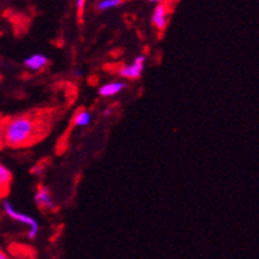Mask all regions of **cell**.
I'll use <instances>...</instances> for the list:
<instances>
[{"label":"cell","instance_id":"6da1fadb","mask_svg":"<svg viewBox=\"0 0 259 259\" xmlns=\"http://www.w3.org/2000/svg\"><path fill=\"white\" fill-rule=\"evenodd\" d=\"M44 128L40 119L27 114L12 116L0 123L4 146L11 148L29 146L38 139Z\"/></svg>","mask_w":259,"mask_h":259},{"label":"cell","instance_id":"7a4b0ae2","mask_svg":"<svg viewBox=\"0 0 259 259\" xmlns=\"http://www.w3.org/2000/svg\"><path fill=\"white\" fill-rule=\"evenodd\" d=\"M3 209L6 211V214L10 217V219L15 220V221L20 222L23 225H25L28 228V238L34 239L37 237L38 232H40V225L38 222L34 219H32L31 215L25 214L23 211H19L17 209L14 208V205L11 204L10 201H4L3 202Z\"/></svg>","mask_w":259,"mask_h":259},{"label":"cell","instance_id":"3957f363","mask_svg":"<svg viewBox=\"0 0 259 259\" xmlns=\"http://www.w3.org/2000/svg\"><path fill=\"white\" fill-rule=\"evenodd\" d=\"M144 66H146V56H137L131 64L123 65L122 68H119L118 75L122 77V78L138 79L140 78V75L143 74Z\"/></svg>","mask_w":259,"mask_h":259},{"label":"cell","instance_id":"277c9868","mask_svg":"<svg viewBox=\"0 0 259 259\" xmlns=\"http://www.w3.org/2000/svg\"><path fill=\"white\" fill-rule=\"evenodd\" d=\"M168 17H169V8L165 3H157L152 12V25L157 31H164L168 25Z\"/></svg>","mask_w":259,"mask_h":259},{"label":"cell","instance_id":"5b68a950","mask_svg":"<svg viewBox=\"0 0 259 259\" xmlns=\"http://www.w3.org/2000/svg\"><path fill=\"white\" fill-rule=\"evenodd\" d=\"M34 200H36V204H37L42 210H56L55 200L52 197L51 191H49L47 187L38 188L37 192H36V196H34Z\"/></svg>","mask_w":259,"mask_h":259},{"label":"cell","instance_id":"8992f818","mask_svg":"<svg viewBox=\"0 0 259 259\" xmlns=\"http://www.w3.org/2000/svg\"><path fill=\"white\" fill-rule=\"evenodd\" d=\"M48 57L42 53H34L24 60V66L31 72H40L48 65Z\"/></svg>","mask_w":259,"mask_h":259},{"label":"cell","instance_id":"52a82bcc","mask_svg":"<svg viewBox=\"0 0 259 259\" xmlns=\"http://www.w3.org/2000/svg\"><path fill=\"white\" fill-rule=\"evenodd\" d=\"M126 89V83L123 81H113L107 82L105 85H102L99 88V96L106 97V98H110V97H114L116 94H119L120 92Z\"/></svg>","mask_w":259,"mask_h":259},{"label":"cell","instance_id":"ba28073f","mask_svg":"<svg viewBox=\"0 0 259 259\" xmlns=\"http://www.w3.org/2000/svg\"><path fill=\"white\" fill-rule=\"evenodd\" d=\"M12 184V174L4 164L0 163V197H3L10 192Z\"/></svg>","mask_w":259,"mask_h":259},{"label":"cell","instance_id":"9c48e42d","mask_svg":"<svg viewBox=\"0 0 259 259\" xmlns=\"http://www.w3.org/2000/svg\"><path fill=\"white\" fill-rule=\"evenodd\" d=\"M73 123L77 127H86L92 123V114L86 110H79L78 113H75L73 118Z\"/></svg>","mask_w":259,"mask_h":259},{"label":"cell","instance_id":"30bf717a","mask_svg":"<svg viewBox=\"0 0 259 259\" xmlns=\"http://www.w3.org/2000/svg\"><path fill=\"white\" fill-rule=\"evenodd\" d=\"M123 0H99L97 3V10L99 12H105V11L113 10V8H118L122 6Z\"/></svg>","mask_w":259,"mask_h":259},{"label":"cell","instance_id":"8fae6325","mask_svg":"<svg viewBox=\"0 0 259 259\" xmlns=\"http://www.w3.org/2000/svg\"><path fill=\"white\" fill-rule=\"evenodd\" d=\"M86 3H88V0H75V8H77V12L79 15H82V12L85 10Z\"/></svg>","mask_w":259,"mask_h":259},{"label":"cell","instance_id":"7c38bea8","mask_svg":"<svg viewBox=\"0 0 259 259\" xmlns=\"http://www.w3.org/2000/svg\"><path fill=\"white\" fill-rule=\"evenodd\" d=\"M4 147V140H3V134H2V130H0V148Z\"/></svg>","mask_w":259,"mask_h":259},{"label":"cell","instance_id":"4fadbf2b","mask_svg":"<svg viewBox=\"0 0 259 259\" xmlns=\"http://www.w3.org/2000/svg\"><path fill=\"white\" fill-rule=\"evenodd\" d=\"M7 258H8L7 254H6V252L2 251V250H0V259H7Z\"/></svg>","mask_w":259,"mask_h":259},{"label":"cell","instance_id":"5bb4252c","mask_svg":"<svg viewBox=\"0 0 259 259\" xmlns=\"http://www.w3.org/2000/svg\"><path fill=\"white\" fill-rule=\"evenodd\" d=\"M148 2H150V3H155V4H157V3H163L164 0H148Z\"/></svg>","mask_w":259,"mask_h":259},{"label":"cell","instance_id":"9a60e30c","mask_svg":"<svg viewBox=\"0 0 259 259\" xmlns=\"http://www.w3.org/2000/svg\"><path fill=\"white\" fill-rule=\"evenodd\" d=\"M74 75H75V77H81V75H82V72H81V70H75V72H74Z\"/></svg>","mask_w":259,"mask_h":259},{"label":"cell","instance_id":"2e32d148","mask_svg":"<svg viewBox=\"0 0 259 259\" xmlns=\"http://www.w3.org/2000/svg\"><path fill=\"white\" fill-rule=\"evenodd\" d=\"M164 2H167L168 4H170V3H175V2H176V0H164Z\"/></svg>","mask_w":259,"mask_h":259}]
</instances>
